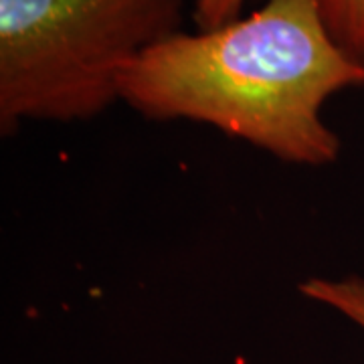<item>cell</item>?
Segmentation results:
<instances>
[{
  "label": "cell",
  "mask_w": 364,
  "mask_h": 364,
  "mask_svg": "<svg viewBox=\"0 0 364 364\" xmlns=\"http://www.w3.org/2000/svg\"><path fill=\"white\" fill-rule=\"evenodd\" d=\"M363 85L364 65L332 39L322 0H267L144 51L119 79V102L150 122L205 124L284 164L324 168L342 150L326 102Z\"/></svg>",
  "instance_id": "6da1fadb"
},
{
  "label": "cell",
  "mask_w": 364,
  "mask_h": 364,
  "mask_svg": "<svg viewBox=\"0 0 364 364\" xmlns=\"http://www.w3.org/2000/svg\"><path fill=\"white\" fill-rule=\"evenodd\" d=\"M299 296L340 314L364 332V277L360 275H312L299 282Z\"/></svg>",
  "instance_id": "3957f363"
},
{
  "label": "cell",
  "mask_w": 364,
  "mask_h": 364,
  "mask_svg": "<svg viewBox=\"0 0 364 364\" xmlns=\"http://www.w3.org/2000/svg\"><path fill=\"white\" fill-rule=\"evenodd\" d=\"M245 0H193V21L198 31H213L241 18Z\"/></svg>",
  "instance_id": "5b68a950"
},
{
  "label": "cell",
  "mask_w": 364,
  "mask_h": 364,
  "mask_svg": "<svg viewBox=\"0 0 364 364\" xmlns=\"http://www.w3.org/2000/svg\"><path fill=\"white\" fill-rule=\"evenodd\" d=\"M186 0H0V134L119 102L126 67L178 33Z\"/></svg>",
  "instance_id": "7a4b0ae2"
},
{
  "label": "cell",
  "mask_w": 364,
  "mask_h": 364,
  "mask_svg": "<svg viewBox=\"0 0 364 364\" xmlns=\"http://www.w3.org/2000/svg\"><path fill=\"white\" fill-rule=\"evenodd\" d=\"M332 39L364 65V0H322Z\"/></svg>",
  "instance_id": "277c9868"
}]
</instances>
